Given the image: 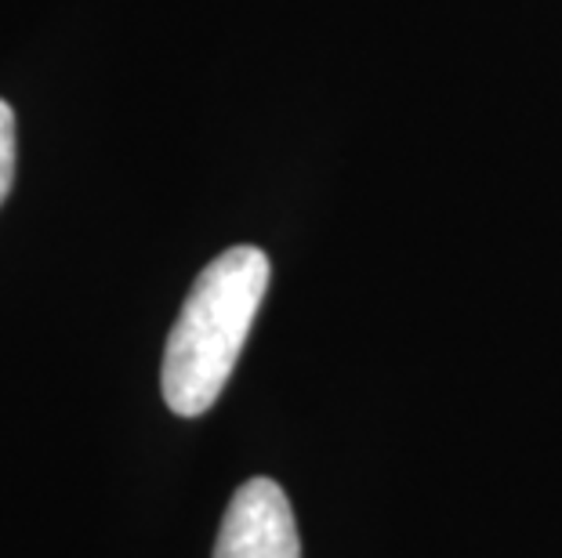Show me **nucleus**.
Returning a JSON list of instances; mask_svg holds the SVG:
<instances>
[{
    "label": "nucleus",
    "instance_id": "f257e3e1",
    "mask_svg": "<svg viewBox=\"0 0 562 558\" xmlns=\"http://www.w3.org/2000/svg\"><path fill=\"white\" fill-rule=\"evenodd\" d=\"M272 265L258 247H229L200 272L167 334L160 388L178 418H200L229 385L266 301Z\"/></svg>",
    "mask_w": 562,
    "mask_h": 558
},
{
    "label": "nucleus",
    "instance_id": "f03ea898",
    "mask_svg": "<svg viewBox=\"0 0 562 558\" xmlns=\"http://www.w3.org/2000/svg\"><path fill=\"white\" fill-rule=\"evenodd\" d=\"M214 558H302L294 508L277 479L258 475L233 493Z\"/></svg>",
    "mask_w": 562,
    "mask_h": 558
},
{
    "label": "nucleus",
    "instance_id": "7ed1b4c3",
    "mask_svg": "<svg viewBox=\"0 0 562 558\" xmlns=\"http://www.w3.org/2000/svg\"><path fill=\"white\" fill-rule=\"evenodd\" d=\"M11 182H15V113L0 99V204L8 200Z\"/></svg>",
    "mask_w": 562,
    "mask_h": 558
}]
</instances>
